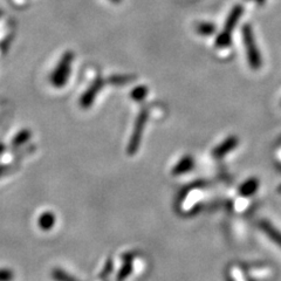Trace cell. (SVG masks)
<instances>
[{
    "instance_id": "30bf717a",
    "label": "cell",
    "mask_w": 281,
    "mask_h": 281,
    "mask_svg": "<svg viewBox=\"0 0 281 281\" xmlns=\"http://www.w3.org/2000/svg\"><path fill=\"white\" fill-rule=\"evenodd\" d=\"M52 276L55 281H80L79 279H76L75 276L70 275L69 273H67V272H65V270H62L60 268L53 269Z\"/></svg>"
},
{
    "instance_id": "9c48e42d",
    "label": "cell",
    "mask_w": 281,
    "mask_h": 281,
    "mask_svg": "<svg viewBox=\"0 0 281 281\" xmlns=\"http://www.w3.org/2000/svg\"><path fill=\"white\" fill-rule=\"evenodd\" d=\"M131 272H132V259L129 258V259L125 260L124 265L121 267V269H119L117 276H116V280L124 281L126 277H128L130 274H131Z\"/></svg>"
},
{
    "instance_id": "8992f818",
    "label": "cell",
    "mask_w": 281,
    "mask_h": 281,
    "mask_svg": "<svg viewBox=\"0 0 281 281\" xmlns=\"http://www.w3.org/2000/svg\"><path fill=\"white\" fill-rule=\"evenodd\" d=\"M193 167H195V161H193L192 156H184L181 158V161L177 162V164L175 165L172 169V175H183L186 172L191 171Z\"/></svg>"
},
{
    "instance_id": "ba28073f",
    "label": "cell",
    "mask_w": 281,
    "mask_h": 281,
    "mask_svg": "<svg viewBox=\"0 0 281 281\" xmlns=\"http://www.w3.org/2000/svg\"><path fill=\"white\" fill-rule=\"evenodd\" d=\"M39 224L42 230H51L55 224V216L52 212H45L41 214Z\"/></svg>"
},
{
    "instance_id": "277c9868",
    "label": "cell",
    "mask_w": 281,
    "mask_h": 281,
    "mask_svg": "<svg viewBox=\"0 0 281 281\" xmlns=\"http://www.w3.org/2000/svg\"><path fill=\"white\" fill-rule=\"evenodd\" d=\"M238 146V138L237 137H228L227 139H225L223 143L219 144L216 149L213 150V156L217 158H221L226 156L228 153H231L235 147Z\"/></svg>"
},
{
    "instance_id": "5b68a950",
    "label": "cell",
    "mask_w": 281,
    "mask_h": 281,
    "mask_svg": "<svg viewBox=\"0 0 281 281\" xmlns=\"http://www.w3.org/2000/svg\"><path fill=\"white\" fill-rule=\"evenodd\" d=\"M259 227L261 228V231L265 232V234L268 237L270 240L275 242V244L281 248V232L277 230L276 227L273 226V224H270L267 220H261L259 223Z\"/></svg>"
},
{
    "instance_id": "7a4b0ae2",
    "label": "cell",
    "mask_w": 281,
    "mask_h": 281,
    "mask_svg": "<svg viewBox=\"0 0 281 281\" xmlns=\"http://www.w3.org/2000/svg\"><path fill=\"white\" fill-rule=\"evenodd\" d=\"M146 122H147V114H146V111H143L142 114H139L138 117H137L135 126H133V132H132L131 137H130V142L128 146L129 155L136 154V151L138 150L140 139H142L144 126H146Z\"/></svg>"
},
{
    "instance_id": "8fae6325",
    "label": "cell",
    "mask_w": 281,
    "mask_h": 281,
    "mask_svg": "<svg viewBox=\"0 0 281 281\" xmlns=\"http://www.w3.org/2000/svg\"><path fill=\"white\" fill-rule=\"evenodd\" d=\"M111 270H112V263H111L110 260H109V261H107V263H105V266H104L103 270H102L101 275L102 276H107L108 274L111 272Z\"/></svg>"
},
{
    "instance_id": "52a82bcc",
    "label": "cell",
    "mask_w": 281,
    "mask_h": 281,
    "mask_svg": "<svg viewBox=\"0 0 281 281\" xmlns=\"http://www.w3.org/2000/svg\"><path fill=\"white\" fill-rule=\"evenodd\" d=\"M259 188V181L256 178H249L245 183H242L239 188V193L244 197L254 195Z\"/></svg>"
},
{
    "instance_id": "3957f363",
    "label": "cell",
    "mask_w": 281,
    "mask_h": 281,
    "mask_svg": "<svg viewBox=\"0 0 281 281\" xmlns=\"http://www.w3.org/2000/svg\"><path fill=\"white\" fill-rule=\"evenodd\" d=\"M244 41H245V45L247 46V55H248L249 63H251L252 67H254V68H258L260 65L259 53L256 51L254 40H253L251 34V30H249L248 27H246L244 31Z\"/></svg>"
},
{
    "instance_id": "6da1fadb",
    "label": "cell",
    "mask_w": 281,
    "mask_h": 281,
    "mask_svg": "<svg viewBox=\"0 0 281 281\" xmlns=\"http://www.w3.org/2000/svg\"><path fill=\"white\" fill-rule=\"evenodd\" d=\"M72 61H73L72 53L69 52L66 53V54L63 55L59 67L55 69L54 75H53V83H54V86L62 87L63 84L67 82L70 74V65H72Z\"/></svg>"
},
{
    "instance_id": "7c38bea8",
    "label": "cell",
    "mask_w": 281,
    "mask_h": 281,
    "mask_svg": "<svg viewBox=\"0 0 281 281\" xmlns=\"http://www.w3.org/2000/svg\"><path fill=\"white\" fill-rule=\"evenodd\" d=\"M111 2H114V3H119L121 0H111Z\"/></svg>"
}]
</instances>
